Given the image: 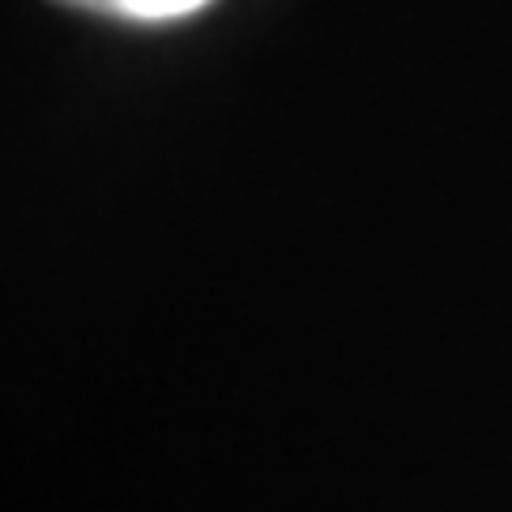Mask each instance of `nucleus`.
I'll return each mask as SVG.
<instances>
[{
  "instance_id": "1",
  "label": "nucleus",
  "mask_w": 512,
  "mask_h": 512,
  "mask_svg": "<svg viewBox=\"0 0 512 512\" xmlns=\"http://www.w3.org/2000/svg\"><path fill=\"white\" fill-rule=\"evenodd\" d=\"M60 5L107 13V18H128V22H175V18H188V13L205 9L210 0H60Z\"/></svg>"
}]
</instances>
